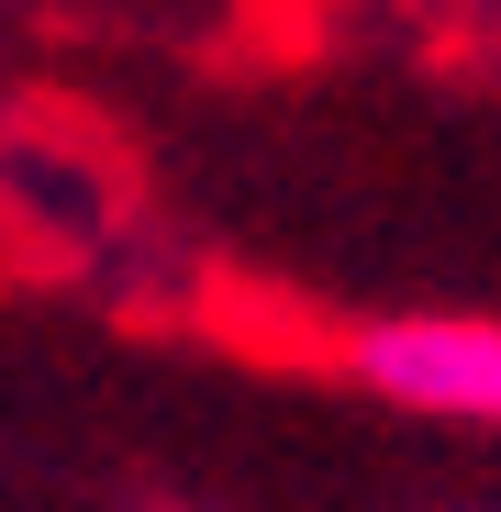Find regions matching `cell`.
<instances>
[{"mask_svg": "<svg viewBox=\"0 0 501 512\" xmlns=\"http://www.w3.org/2000/svg\"><path fill=\"white\" fill-rule=\"evenodd\" d=\"M490 12H501V0H490Z\"/></svg>", "mask_w": 501, "mask_h": 512, "instance_id": "2", "label": "cell"}, {"mask_svg": "<svg viewBox=\"0 0 501 512\" xmlns=\"http://www.w3.org/2000/svg\"><path fill=\"white\" fill-rule=\"evenodd\" d=\"M346 379L412 423L501 435V323L490 312H379L346 334Z\"/></svg>", "mask_w": 501, "mask_h": 512, "instance_id": "1", "label": "cell"}]
</instances>
